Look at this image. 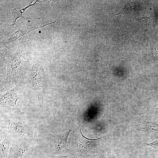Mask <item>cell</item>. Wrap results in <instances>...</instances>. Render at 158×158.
Segmentation results:
<instances>
[{"mask_svg": "<svg viewBox=\"0 0 158 158\" xmlns=\"http://www.w3.org/2000/svg\"><path fill=\"white\" fill-rule=\"evenodd\" d=\"M23 113L15 111L0 112V132L9 137L13 142L37 138L38 131L34 123Z\"/></svg>", "mask_w": 158, "mask_h": 158, "instance_id": "6da1fadb", "label": "cell"}, {"mask_svg": "<svg viewBox=\"0 0 158 158\" xmlns=\"http://www.w3.org/2000/svg\"><path fill=\"white\" fill-rule=\"evenodd\" d=\"M25 54L19 48L10 51L8 56L6 80L10 83L18 81L23 75Z\"/></svg>", "mask_w": 158, "mask_h": 158, "instance_id": "7a4b0ae2", "label": "cell"}, {"mask_svg": "<svg viewBox=\"0 0 158 158\" xmlns=\"http://www.w3.org/2000/svg\"><path fill=\"white\" fill-rule=\"evenodd\" d=\"M40 63L35 62L29 73V85L33 97L39 99L42 98L45 86L44 73Z\"/></svg>", "mask_w": 158, "mask_h": 158, "instance_id": "3957f363", "label": "cell"}, {"mask_svg": "<svg viewBox=\"0 0 158 158\" xmlns=\"http://www.w3.org/2000/svg\"><path fill=\"white\" fill-rule=\"evenodd\" d=\"M74 128L73 131L75 137V149L78 158L83 154H86L97 142L102 138L106 137L102 136L97 139L89 138L83 134L80 124L78 123Z\"/></svg>", "mask_w": 158, "mask_h": 158, "instance_id": "277c9868", "label": "cell"}, {"mask_svg": "<svg viewBox=\"0 0 158 158\" xmlns=\"http://www.w3.org/2000/svg\"><path fill=\"white\" fill-rule=\"evenodd\" d=\"M38 141L37 138L13 142L8 158H24L31 154L33 146Z\"/></svg>", "mask_w": 158, "mask_h": 158, "instance_id": "5b68a950", "label": "cell"}, {"mask_svg": "<svg viewBox=\"0 0 158 158\" xmlns=\"http://www.w3.org/2000/svg\"><path fill=\"white\" fill-rule=\"evenodd\" d=\"M20 83L8 90L1 92V105L11 107L17 111L21 112L16 104V101L18 99H22L21 95V86Z\"/></svg>", "mask_w": 158, "mask_h": 158, "instance_id": "8992f818", "label": "cell"}, {"mask_svg": "<svg viewBox=\"0 0 158 158\" xmlns=\"http://www.w3.org/2000/svg\"><path fill=\"white\" fill-rule=\"evenodd\" d=\"M132 125L133 128L140 132L147 134L158 135V119L138 120L133 122Z\"/></svg>", "mask_w": 158, "mask_h": 158, "instance_id": "52a82bcc", "label": "cell"}, {"mask_svg": "<svg viewBox=\"0 0 158 158\" xmlns=\"http://www.w3.org/2000/svg\"><path fill=\"white\" fill-rule=\"evenodd\" d=\"M70 126L69 122L67 127L63 131L54 135V146L52 154H60L66 148L69 135L72 130Z\"/></svg>", "mask_w": 158, "mask_h": 158, "instance_id": "ba28073f", "label": "cell"}, {"mask_svg": "<svg viewBox=\"0 0 158 158\" xmlns=\"http://www.w3.org/2000/svg\"><path fill=\"white\" fill-rule=\"evenodd\" d=\"M13 141L4 133L0 132V158H8Z\"/></svg>", "mask_w": 158, "mask_h": 158, "instance_id": "9c48e42d", "label": "cell"}, {"mask_svg": "<svg viewBox=\"0 0 158 158\" xmlns=\"http://www.w3.org/2000/svg\"><path fill=\"white\" fill-rule=\"evenodd\" d=\"M37 2V0L34 3L30 4L26 7L20 10H18L16 8H15L11 10L10 15V19L11 20H13V23L11 24L12 25H13L16 23V20L19 18H23L28 19H40V18H31L28 17H25L23 16L22 13L28 7L34 4L36 2Z\"/></svg>", "mask_w": 158, "mask_h": 158, "instance_id": "30bf717a", "label": "cell"}, {"mask_svg": "<svg viewBox=\"0 0 158 158\" xmlns=\"http://www.w3.org/2000/svg\"><path fill=\"white\" fill-rule=\"evenodd\" d=\"M53 23H54V22H52L51 23L47 24L44 25H42L40 26L36 27H27L25 28L22 29H18V30H16V31L14 30L15 32L14 33H12L11 36L12 38L11 39L13 40V39L15 40V39L18 38L21 36H22L24 34L28 33L29 32L33 30H34L38 28H41L43 26L46 25H47L51 24Z\"/></svg>", "mask_w": 158, "mask_h": 158, "instance_id": "8fae6325", "label": "cell"}, {"mask_svg": "<svg viewBox=\"0 0 158 158\" xmlns=\"http://www.w3.org/2000/svg\"><path fill=\"white\" fill-rule=\"evenodd\" d=\"M145 145L148 146H149L156 149H158V139L155 140L153 142L150 143H145Z\"/></svg>", "mask_w": 158, "mask_h": 158, "instance_id": "7c38bea8", "label": "cell"}, {"mask_svg": "<svg viewBox=\"0 0 158 158\" xmlns=\"http://www.w3.org/2000/svg\"><path fill=\"white\" fill-rule=\"evenodd\" d=\"M42 6H44L48 5L51 0H37Z\"/></svg>", "mask_w": 158, "mask_h": 158, "instance_id": "4fadbf2b", "label": "cell"}, {"mask_svg": "<svg viewBox=\"0 0 158 158\" xmlns=\"http://www.w3.org/2000/svg\"><path fill=\"white\" fill-rule=\"evenodd\" d=\"M149 22V19L147 17H143L140 19L141 23L143 24L147 25Z\"/></svg>", "mask_w": 158, "mask_h": 158, "instance_id": "5bb4252c", "label": "cell"}, {"mask_svg": "<svg viewBox=\"0 0 158 158\" xmlns=\"http://www.w3.org/2000/svg\"><path fill=\"white\" fill-rule=\"evenodd\" d=\"M153 50V54L154 58L157 61H158V49L154 48Z\"/></svg>", "mask_w": 158, "mask_h": 158, "instance_id": "9a60e30c", "label": "cell"}, {"mask_svg": "<svg viewBox=\"0 0 158 158\" xmlns=\"http://www.w3.org/2000/svg\"><path fill=\"white\" fill-rule=\"evenodd\" d=\"M68 155L61 156H57L56 154H52L51 156L49 158H68Z\"/></svg>", "mask_w": 158, "mask_h": 158, "instance_id": "2e32d148", "label": "cell"}, {"mask_svg": "<svg viewBox=\"0 0 158 158\" xmlns=\"http://www.w3.org/2000/svg\"><path fill=\"white\" fill-rule=\"evenodd\" d=\"M97 158H106L105 154L104 152H102L98 156Z\"/></svg>", "mask_w": 158, "mask_h": 158, "instance_id": "e0dca14e", "label": "cell"}, {"mask_svg": "<svg viewBox=\"0 0 158 158\" xmlns=\"http://www.w3.org/2000/svg\"><path fill=\"white\" fill-rule=\"evenodd\" d=\"M24 158H40L39 157L34 156L31 154H30L28 156H27L26 157Z\"/></svg>", "mask_w": 158, "mask_h": 158, "instance_id": "ac0fdd59", "label": "cell"}, {"mask_svg": "<svg viewBox=\"0 0 158 158\" xmlns=\"http://www.w3.org/2000/svg\"><path fill=\"white\" fill-rule=\"evenodd\" d=\"M126 158H133V157L132 155H130L128 156V157H127Z\"/></svg>", "mask_w": 158, "mask_h": 158, "instance_id": "d6986e66", "label": "cell"}]
</instances>
